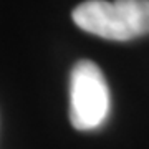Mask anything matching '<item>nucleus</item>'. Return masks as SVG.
I'll return each mask as SVG.
<instances>
[{
	"instance_id": "nucleus-2",
	"label": "nucleus",
	"mask_w": 149,
	"mask_h": 149,
	"mask_svg": "<svg viewBox=\"0 0 149 149\" xmlns=\"http://www.w3.org/2000/svg\"><path fill=\"white\" fill-rule=\"evenodd\" d=\"M111 108L109 88L100 66L81 60L70 74V121L78 131H93L104 124Z\"/></svg>"
},
{
	"instance_id": "nucleus-1",
	"label": "nucleus",
	"mask_w": 149,
	"mask_h": 149,
	"mask_svg": "<svg viewBox=\"0 0 149 149\" xmlns=\"http://www.w3.org/2000/svg\"><path fill=\"white\" fill-rule=\"evenodd\" d=\"M76 27L113 42L149 35V0H86L71 13Z\"/></svg>"
}]
</instances>
